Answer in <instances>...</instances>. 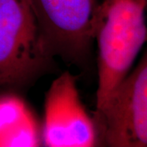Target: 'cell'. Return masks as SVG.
Here are the masks:
<instances>
[{
    "instance_id": "6da1fadb",
    "label": "cell",
    "mask_w": 147,
    "mask_h": 147,
    "mask_svg": "<svg viewBox=\"0 0 147 147\" xmlns=\"http://www.w3.org/2000/svg\"><path fill=\"white\" fill-rule=\"evenodd\" d=\"M94 41L97 47V110L130 71L146 42L147 0H100Z\"/></svg>"
},
{
    "instance_id": "7a4b0ae2",
    "label": "cell",
    "mask_w": 147,
    "mask_h": 147,
    "mask_svg": "<svg viewBox=\"0 0 147 147\" xmlns=\"http://www.w3.org/2000/svg\"><path fill=\"white\" fill-rule=\"evenodd\" d=\"M51 57L32 0H0V84L27 82Z\"/></svg>"
},
{
    "instance_id": "3957f363",
    "label": "cell",
    "mask_w": 147,
    "mask_h": 147,
    "mask_svg": "<svg viewBox=\"0 0 147 147\" xmlns=\"http://www.w3.org/2000/svg\"><path fill=\"white\" fill-rule=\"evenodd\" d=\"M136 67L129 71L103 106L95 110L98 144L147 147V41Z\"/></svg>"
},
{
    "instance_id": "277c9868",
    "label": "cell",
    "mask_w": 147,
    "mask_h": 147,
    "mask_svg": "<svg viewBox=\"0 0 147 147\" xmlns=\"http://www.w3.org/2000/svg\"><path fill=\"white\" fill-rule=\"evenodd\" d=\"M100 0H32L51 55L71 62L85 58L94 41Z\"/></svg>"
},
{
    "instance_id": "5b68a950",
    "label": "cell",
    "mask_w": 147,
    "mask_h": 147,
    "mask_svg": "<svg viewBox=\"0 0 147 147\" xmlns=\"http://www.w3.org/2000/svg\"><path fill=\"white\" fill-rule=\"evenodd\" d=\"M41 143L47 147H92L98 144L94 119L80 98L76 79L65 71L47 90Z\"/></svg>"
}]
</instances>
